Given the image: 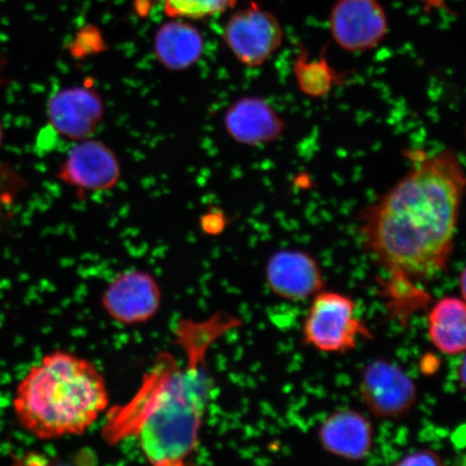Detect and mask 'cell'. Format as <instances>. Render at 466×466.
<instances>
[{"mask_svg": "<svg viewBox=\"0 0 466 466\" xmlns=\"http://www.w3.org/2000/svg\"><path fill=\"white\" fill-rule=\"evenodd\" d=\"M465 173L451 149L422 155L360 211L363 248L390 275L429 281L446 271L461 211Z\"/></svg>", "mask_w": 466, "mask_h": 466, "instance_id": "6da1fadb", "label": "cell"}, {"mask_svg": "<svg viewBox=\"0 0 466 466\" xmlns=\"http://www.w3.org/2000/svg\"><path fill=\"white\" fill-rule=\"evenodd\" d=\"M4 141H5V131H4V127H3L2 121H0V148H2Z\"/></svg>", "mask_w": 466, "mask_h": 466, "instance_id": "cb8c5ba5", "label": "cell"}, {"mask_svg": "<svg viewBox=\"0 0 466 466\" xmlns=\"http://www.w3.org/2000/svg\"><path fill=\"white\" fill-rule=\"evenodd\" d=\"M101 304L114 322L124 326L142 325L159 312L162 290L151 273L127 269L110 279L103 291Z\"/></svg>", "mask_w": 466, "mask_h": 466, "instance_id": "52a82bcc", "label": "cell"}, {"mask_svg": "<svg viewBox=\"0 0 466 466\" xmlns=\"http://www.w3.org/2000/svg\"><path fill=\"white\" fill-rule=\"evenodd\" d=\"M460 375H461V378H460V382H461L462 384V387L464 388V384H465V374H464V371H465V360L464 358L462 359L461 360V366H460Z\"/></svg>", "mask_w": 466, "mask_h": 466, "instance_id": "7402d4cb", "label": "cell"}, {"mask_svg": "<svg viewBox=\"0 0 466 466\" xmlns=\"http://www.w3.org/2000/svg\"><path fill=\"white\" fill-rule=\"evenodd\" d=\"M420 366L424 374L432 375L433 372L439 369V360L433 357V355H425V357L422 358Z\"/></svg>", "mask_w": 466, "mask_h": 466, "instance_id": "44dd1931", "label": "cell"}, {"mask_svg": "<svg viewBox=\"0 0 466 466\" xmlns=\"http://www.w3.org/2000/svg\"><path fill=\"white\" fill-rule=\"evenodd\" d=\"M202 228L208 233H218L225 228V217L218 211L208 212L201 219Z\"/></svg>", "mask_w": 466, "mask_h": 466, "instance_id": "ffe728a7", "label": "cell"}, {"mask_svg": "<svg viewBox=\"0 0 466 466\" xmlns=\"http://www.w3.org/2000/svg\"><path fill=\"white\" fill-rule=\"evenodd\" d=\"M360 337L374 335L355 314V302L349 296L331 290L314 295L302 328L306 346L324 353H347L358 346Z\"/></svg>", "mask_w": 466, "mask_h": 466, "instance_id": "277c9868", "label": "cell"}, {"mask_svg": "<svg viewBox=\"0 0 466 466\" xmlns=\"http://www.w3.org/2000/svg\"><path fill=\"white\" fill-rule=\"evenodd\" d=\"M106 378L96 363L66 350L46 353L17 383V423L40 441L81 436L107 413Z\"/></svg>", "mask_w": 466, "mask_h": 466, "instance_id": "3957f363", "label": "cell"}, {"mask_svg": "<svg viewBox=\"0 0 466 466\" xmlns=\"http://www.w3.org/2000/svg\"><path fill=\"white\" fill-rule=\"evenodd\" d=\"M224 126L233 141L258 147L276 142L285 129L275 107L259 96H243L226 109Z\"/></svg>", "mask_w": 466, "mask_h": 466, "instance_id": "7c38bea8", "label": "cell"}, {"mask_svg": "<svg viewBox=\"0 0 466 466\" xmlns=\"http://www.w3.org/2000/svg\"><path fill=\"white\" fill-rule=\"evenodd\" d=\"M266 279L272 293L288 301L310 299L325 285L318 260L300 249L273 253L267 262Z\"/></svg>", "mask_w": 466, "mask_h": 466, "instance_id": "8fae6325", "label": "cell"}, {"mask_svg": "<svg viewBox=\"0 0 466 466\" xmlns=\"http://www.w3.org/2000/svg\"><path fill=\"white\" fill-rule=\"evenodd\" d=\"M105 115L103 98L87 84L62 87L46 103L49 124L58 136L73 142L90 138Z\"/></svg>", "mask_w": 466, "mask_h": 466, "instance_id": "30bf717a", "label": "cell"}, {"mask_svg": "<svg viewBox=\"0 0 466 466\" xmlns=\"http://www.w3.org/2000/svg\"><path fill=\"white\" fill-rule=\"evenodd\" d=\"M121 174V163L115 151L107 144L90 137L75 142L56 177L80 195L115 188Z\"/></svg>", "mask_w": 466, "mask_h": 466, "instance_id": "9c48e42d", "label": "cell"}, {"mask_svg": "<svg viewBox=\"0 0 466 466\" xmlns=\"http://www.w3.org/2000/svg\"><path fill=\"white\" fill-rule=\"evenodd\" d=\"M224 42L238 62L248 67H260L283 45L281 22L258 3H249L226 22Z\"/></svg>", "mask_w": 466, "mask_h": 466, "instance_id": "5b68a950", "label": "cell"}, {"mask_svg": "<svg viewBox=\"0 0 466 466\" xmlns=\"http://www.w3.org/2000/svg\"><path fill=\"white\" fill-rule=\"evenodd\" d=\"M359 393L364 405L378 419H400L416 405L418 390L399 365L377 359L360 372Z\"/></svg>", "mask_w": 466, "mask_h": 466, "instance_id": "8992f818", "label": "cell"}, {"mask_svg": "<svg viewBox=\"0 0 466 466\" xmlns=\"http://www.w3.org/2000/svg\"><path fill=\"white\" fill-rule=\"evenodd\" d=\"M460 288H461L462 299H465V270H462L461 276H460Z\"/></svg>", "mask_w": 466, "mask_h": 466, "instance_id": "603a6c76", "label": "cell"}, {"mask_svg": "<svg viewBox=\"0 0 466 466\" xmlns=\"http://www.w3.org/2000/svg\"><path fill=\"white\" fill-rule=\"evenodd\" d=\"M297 86L305 96L322 98L333 90L339 76L324 56L309 60L307 50L302 46L294 63Z\"/></svg>", "mask_w": 466, "mask_h": 466, "instance_id": "e0dca14e", "label": "cell"}, {"mask_svg": "<svg viewBox=\"0 0 466 466\" xmlns=\"http://www.w3.org/2000/svg\"><path fill=\"white\" fill-rule=\"evenodd\" d=\"M429 337L440 352L463 354L466 348V307L463 299L445 297L429 313Z\"/></svg>", "mask_w": 466, "mask_h": 466, "instance_id": "9a60e30c", "label": "cell"}, {"mask_svg": "<svg viewBox=\"0 0 466 466\" xmlns=\"http://www.w3.org/2000/svg\"><path fill=\"white\" fill-rule=\"evenodd\" d=\"M241 325L240 319L218 313L203 322L182 320L177 328L185 360L163 353L143 386L118 416L112 418L110 437H136L150 464L183 465L199 447L212 393L206 354L219 337Z\"/></svg>", "mask_w": 466, "mask_h": 466, "instance_id": "7a4b0ae2", "label": "cell"}, {"mask_svg": "<svg viewBox=\"0 0 466 466\" xmlns=\"http://www.w3.org/2000/svg\"><path fill=\"white\" fill-rule=\"evenodd\" d=\"M320 446L338 458L360 461L374 444V428L369 418L358 410H337L325 419L319 430Z\"/></svg>", "mask_w": 466, "mask_h": 466, "instance_id": "4fadbf2b", "label": "cell"}, {"mask_svg": "<svg viewBox=\"0 0 466 466\" xmlns=\"http://www.w3.org/2000/svg\"><path fill=\"white\" fill-rule=\"evenodd\" d=\"M442 459L439 453L431 450H422L416 452L407 454L404 458H401L400 461L396 462L395 465H442Z\"/></svg>", "mask_w": 466, "mask_h": 466, "instance_id": "d6986e66", "label": "cell"}, {"mask_svg": "<svg viewBox=\"0 0 466 466\" xmlns=\"http://www.w3.org/2000/svg\"><path fill=\"white\" fill-rule=\"evenodd\" d=\"M379 284L390 314L403 326L407 325L413 313L427 308L432 299L428 291L417 288L412 279L405 276L390 275L389 279H380Z\"/></svg>", "mask_w": 466, "mask_h": 466, "instance_id": "2e32d148", "label": "cell"}, {"mask_svg": "<svg viewBox=\"0 0 466 466\" xmlns=\"http://www.w3.org/2000/svg\"><path fill=\"white\" fill-rule=\"evenodd\" d=\"M329 25L334 42L350 54L376 49L389 33L388 15L379 0H336Z\"/></svg>", "mask_w": 466, "mask_h": 466, "instance_id": "ba28073f", "label": "cell"}, {"mask_svg": "<svg viewBox=\"0 0 466 466\" xmlns=\"http://www.w3.org/2000/svg\"><path fill=\"white\" fill-rule=\"evenodd\" d=\"M2 66H3V61L0 60V68H2ZM2 85H3V77H2V76H0V86H2Z\"/></svg>", "mask_w": 466, "mask_h": 466, "instance_id": "d4e9b609", "label": "cell"}, {"mask_svg": "<svg viewBox=\"0 0 466 466\" xmlns=\"http://www.w3.org/2000/svg\"><path fill=\"white\" fill-rule=\"evenodd\" d=\"M238 0H165V13L173 19L202 20L236 7Z\"/></svg>", "mask_w": 466, "mask_h": 466, "instance_id": "ac0fdd59", "label": "cell"}, {"mask_svg": "<svg viewBox=\"0 0 466 466\" xmlns=\"http://www.w3.org/2000/svg\"><path fill=\"white\" fill-rule=\"evenodd\" d=\"M153 46L157 61L170 72L187 71L204 54L199 29L179 19L168 21L157 29Z\"/></svg>", "mask_w": 466, "mask_h": 466, "instance_id": "5bb4252c", "label": "cell"}]
</instances>
